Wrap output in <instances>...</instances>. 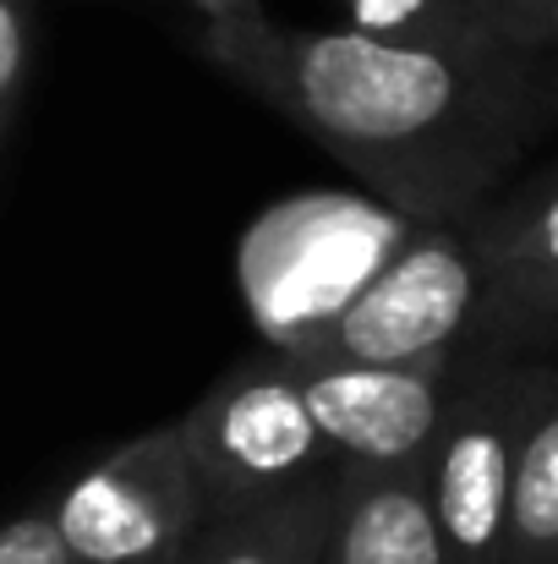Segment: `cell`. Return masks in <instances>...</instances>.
Here are the masks:
<instances>
[{"mask_svg":"<svg viewBox=\"0 0 558 564\" xmlns=\"http://www.w3.org/2000/svg\"><path fill=\"white\" fill-rule=\"evenodd\" d=\"M203 55L318 138L383 208L460 225L554 116L548 50H449L362 28H203Z\"/></svg>","mask_w":558,"mask_h":564,"instance_id":"cell-1","label":"cell"},{"mask_svg":"<svg viewBox=\"0 0 558 564\" xmlns=\"http://www.w3.org/2000/svg\"><path fill=\"white\" fill-rule=\"evenodd\" d=\"M482 318V263L466 225H416L291 357L362 368H449Z\"/></svg>","mask_w":558,"mask_h":564,"instance_id":"cell-2","label":"cell"},{"mask_svg":"<svg viewBox=\"0 0 558 564\" xmlns=\"http://www.w3.org/2000/svg\"><path fill=\"white\" fill-rule=\"evenodd\" d=\"M182 433L214 505L269 499L307 482H335L346 471L291 351L236 362L182 416Z\"/></svg>","mask_w":558,"mask_h":564,"instance_id":"cell-3","label":"cell"},{"mask_svg":"<svg viewBox=\"0 0 558 564\" xmlns=\"http://www.w3.org/2000/svg\"><path fill=\"white\" fill-rule=\"evenodd\" d=\"M208 510L214 494L186 449L182 422L138 433L50 499L72 564H176Z\"/></svg>","mask_w":558,"mask_h":564,"instance_id":"cell-4","label":"cell"},{"mask_svg":"<svg viewBox=\"0 0 558 564\" xmlns=\"http://www.w3.org/2000/svg\"><path fill=\"white\" fill-rule=\"evenodd\" d=\"M521 405H526V362L515 357H488L466 378L449 373L438 433L422 455L433 521L449 564H504Z\"/></svg>","mask_w":558,"mask_h":564,"instance_id":"cell-5","label":"cell"},{"mask_svg":"<svg viewBox=\"0 0 558 564\" xmlns=\"http://www.w3.org/2000/svg\"><path fill=\"white\" fill-rule=\"evenodd\" d=\"M296 362L340 466H400L427 455L449 400V368H362L318 357Z\"/></svg>","mask_w":558,"mask_h":564,"instance_id":"cell-6","label":"cell"},{"mask_svg":"<svg viewBox=\"0 0 558 564\" xmlns=\"http://www.w3.org/2000/svg\"><path fill=\"white\" fill-rule=\"evenodd\" d=\"M482 263V318L488 340H526L558 324V182L493 208L466 225Z\"/></svg>","mask_w":558,"mask_h":564,"instance_id":"cell-7","label":"cell"},{"mask_svg":"<svg viewBox=\"0 0 558 564\" xmlns=\"http://www.w3.org/2000/svg\"><path fill=\"white\" fill-rule=\"evenodd\" d=\"M318 564H449L422 455L400 466H346L335 477Z\"/></svg>","mask_w":558,"mask_h":564,"instance_id":"cell-8","label":"cell"},{"mask_svg":"<svg viewBox=\"0 0 558 564\" xmlns=\"http://www.w3.org/2000/svg\"><path fill=\"white\" fill-rule=\"evenodd\" d=\"M335 482H307L269 499L214 505L176 564H318Z\"/></svg>","mask_w":558,"mask_h":564,"instance_id":"cell-9","label":"cell"},{"mask_svg":"<svg viewBox=\"0 0 558 564\" xmlns=\"http://www.w3.org/2000/svg\"><path fill=\"white\" fill-rule=\"evenodd\" d=\"M504 564H558V368L526 362Z\"/></svg>","mask_w":558,"mask_h":564,"instance_id":"cell-10","label":"cell"},{"mask_svg":"<svg viewBox=\"0 0 558 564\" xmlns=\"http://www.w3.org/2000/svg\"><path fill=\"white\" fill-rule=\"evenodd\" d=\"M346 11H351V28L378 33V39H405V44H449V50L521 44L477 0H346Z\"/></svg>","mask_w":558,"mask_h":564,"instance_id":"cell-11","label":"cell"},{"mask_svg":"<svg viewBox=\"0 0 558 564\" xmlns=\"http://www.w3.org/2000/svg\"><path fill=\"white\" fill-rule=\"evenodd\" d=\"M28 50H33L28 0H0V143H6L22 88H28Z\"/></svg>","mask_w":558,"mask_h":564,"instance_id":"cell-12","label":"cell"},{"mask_svg":"<svg viewBox=\"0 0 558 564\" xmlns=\"http://www.w3.org/2000/svg\"><path fill=\"white\" fill-rule=\"evenodd\" d=\"M0 564H72L50 505L44 510H22L11 521H0Z\"/></svg>","mask_w":558,"mask_h":564,"instance_id":"cell-13","label":"cell"},{"mask_svg":"<svg viewBox=\"0 0 558 564\" xmlns=\"http://www.w3.org/2000/svg\"><path fill=\"white\" fill-rule=\"evenodd\" d=\"M510 39H521V44H532V50H543L537 44V17H543V6L548 0H477Z\"/></svg>","mask_w":558,"mask_h":564,"instance_id":"cell-14","label":"cell"},{"mask_svg":"<svg viewBox=\"0 0 558 564\" xmlns=\"http://www.w3.org/2000/svg\"><path fill=\"white\" fill-rule=\"evenodd\" d=\"M197 17H203V28H225V22H236V17H252V11H263L258 0H186Z\"/></svg>","mask_w":558,"mask_h":564,"instance_id":"cell-15","label":"cell"},{"mask_svg":"<svg viewBox=\"0 0 558 564\" xmlns=\"http://www.w3.org/2000/svg\"><path fill=\"white\" fill-rule=\"evenodd\" d=\"M537 44L558 61V0H548V6H543V17H537Z\"/></svg>","mask_w":558,"mask_h":564,"instance_id":"cell-16","label":"cell"}]
</instances>
